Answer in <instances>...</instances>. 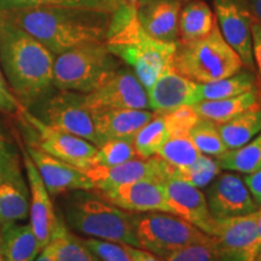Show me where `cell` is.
Returning a JSON list of instances; mask_svg holds the SVG:
<instances>
[{
	"mask_svg": "<svg viewBox=\"0 0 261 261\" xmlns=\"http://www.w3.org/2000/svg\"><path fill=\"white\" fill-rule=\"evenodd\" d=\"M93 121L100 143L109 139H132L155 112L140 109H94Z\"/></svg>",
	"mask_w": 261,
	"mask_h": 261,
	"instance_id": "44dd1931",
	"label": "cell"
},
{
	"mask_svg": "<svg viewBox=\"0 0 261 261\" xmlns=\"http://www.w3.org/2000/svg\"><path fill=\"white\" fill-rule=\"evenodd\" d=\"M217 162L221 169L250 174L261 168V132L241 148L227 150L218 156Z\"/></svg>",
	"mask_w": 261,
	"mask_h": 261,
	"instance_id": "f546056e",
	"label": "cell"
},
{
	"mask_svg": "<svg viewBox=\"0 0 261 261\" xmlns=\"http://www.w3.org/2000/svg\"><path fill=\"white\" fill-rule=\"evenodd\" d=\"M132 224L139 248L160 257L211 237L184 218L163 212L132 213Z\"/></svg>",
	"mask_w": 261,
	"mask_h": 261,
	"instance_id": "52a82bcc",
	"label": "cell"
},
{
	"mask_svg": "<svg viewBox=\"0 0 261 261\" xmlns=\"http://www.w3.org/2000/svg\"><path fill=\"white\" fill-rule=\"evenodd\" d=\"M41 250L31 225H2L0 252L3 261H35Z\"/></svg>",
	"mask_w": 261,
	"mask_h": 261,
	"instance_id": "7402d4cb",
	"label": "cell"
},
{
	"mask_svg": "<svg viewBox=\"0 0 261 261\" xmlns=\"http://www.w3.org/2000/svg\"><path fill=\"white\" fill-rule=\"evenodd\" d=\"M261 248V207L259 208V213H257V221H256V240L255 244H254V252H255V256L257 252Z\"/></svg>",
	"mask_w": 261,
	"mask_h": 261,
	"instance_id": "bcb514c9",
	"label": "cell"
},
{
	"mask_svg": "<svg viewBox=\"0 0 261 261\" xmlns=\"http://www.w3.org/2000/svg\"><path fill=\"white\" fill-rule=\"evenodd\" d=\"M106 44L114 56L133 68L148 91L166 68L173 64L177 44L151 38L138 18V9L120 3L113 12Z\"/></svg>",
	"mask_w": 261,
	"mask_h": 261,
	"instance_id": "3957f363",
	"label": "cell"
},
{
	"mask_svg": "<svg viewBox=\"0 0 261 261\" xmlns=\"http://www.w3.org/2000/svg\"><path fill=\"white\" fill-rule=\"evenodd\" d=\"M3 17L18 25L54 55L89 42H106L112 15L73 8L0 9Z\"/></svg>",
	"mask_w": 261,
	"mask_h": 261,
	"instance_id": "6da1fadb",
	"label": "cell"
},
{
	"mask_svg": "<svg viewBox=\"0 0 261 261\" xmlns=\"http://www.w3.org/2000/svg\"><path fill=\"white\" fill-rule=\"evenodd\" d=\"M0 261H3V256H2V252H0Z\"/></svg>",
	"mask_w": 261,
	"mask_h": 261,
	"instance_id": "f907efd6",
	"label": "cell"
},
{
	"mask_svg": "<svg viewBox=\"0 0 261 261\" xmlns=\"http://www.w3.org/2000/svg\"><path fill=\"white\" fill-rule=\"evenodd\" d=\"M0 91L4 92L5 94H9V96H15V94L11 92V89H10L8 83H6L4 75L2 74V71H0Z\"/></svg>",
	"mask_w": 261,
	"mask_h": 261,
	"instance_id": "7dc6e473",
	"label": "cell"
},
{
	"mask_svg": "<svg viewBox=\"0 0 261 261\" xmlns=\"http://www.w3.org/2000/svg\"><path fill=\"white\" fill-rule=\"evenodd\" d=\"M252 39H253V56L256 70V86L261 99V25L252 18Z\"/></svg>",
	"mask_w": 261,
	"mask_h": 261,
	"instance_id": "ab89813d",
	"label": "cell"
},
{
	"mask_svg": "<svg viewBox=\"0 0 261 261\" xmlns=\"http://www.w3.org/2000/svg\"><path fill=\"white\" fill-rule=\"evenodd\" d=\"M217 126L227 150L241 148L261 132V106Z\"/></svg>",
	"mask_w": 261,
	"mask_h": 261,
	"instance_id": "484cf974",
	"label": "cell"
},
{
	"mask_svg": "<svg viewBox=\"0 0 261 261\" xmlns=\"http://www.w3.org/2000/svg\"><path fill=\"white\" fill-rule=\"evenodd\" d=\"M34 115L54 128L89 140L96 146L102 144L94 127L93 112L85 102L84 93L60 90L45 100L40 112Z\"/></svg>",
	"mask_w": 261,
	"mask_h": 261,
	"instance_id": "9c48e42d",
	"label": "cell"
},
{
	"mask_svg": "<svg viewBox=\"0 0 261 261\" xmlns=\"http://www.w3.org/2000/svg\"><path fill=\"white\" fill-rule=\"evenodd\" d=\"M29 189L22 174L0 177V225L27 219Z\"/></svg>",
	"mask_w": 261,
	"mask_h": 261,
	"instance_id": "603a6c76",
	"label": "cell"
},
{
	"mask_svg": "<svg viewBox=\"0 0 261 261\" xmlns=\"http://www.w3.org/2000/svg\"><path fill=\"white\" fill-rule=\"evenodd\" d=\"M205 198L212 215L217 219L252 214L260 208L244 179L234 173H219L207 187Z\"/></svg>",
	"mask_w": 261,
	"mask_h": 261,
	"instance_id": "4fadbf2b",
	"label": "cell"
},
{
	"mask_svg": "<svg viewBox=\"0 0 261 261\" xmlns=\"http://www.w3.org/2000/svg\"><path fill=\"white\" fill-rule=\"evenodd\" d=\"M254 261H261V248H260L259 252H257L256 256H255V260H254Z\"/></svg>",
	"mask_w": 261,
	"mask_h": 261,
	"instance_id": "681fc988",
	"label": "cell"
},
{
	"mask_svg": "<svg viewBox=\"0 0 261 261\" xmlns=\"http://www.w3.org/2000/svg\"><path fill=\"white\" fill-rule=\"evenodd\" d=\"M0 63L11 92L28 108L54 85L55 55L0 15Z\"/></svg>",
	"mask_w": 261,
	"mask_h": 261,
	"instance_id": "7a4b0ae2",
	"label": "cell"
},
{
	"mask_svg": "<svg viewBox=\"0 0 261 261\" xmlns=\"http://www.w3.org/2000/svg\"><path fill=\"white\" fill-rule=\"evenodd\" d=\"M117 69V57L106 42L83 44L55 57L54 86L86 94L102 86Z\"/></svg>",
	"mask_w": 261,
	"mask_h": 261,
	"instance_id": "8992f818",
	"label": "cell"
},
{
	"mask_svg": "<svg viewBox=\"0 0 261 261\" xmlns=\"http://www.w3.org/2000/svg\"><path fill=\"white\" fill-rule=\"evenodd\" d=\"M244 182H246L248 190H249L254 201L261 207V168L259 171L247 174L246 178H244Z\"/></svg>",
	"mask_w": 261,
	"mask_h": 261,
	"instance_id": "60d3db41",
	"label": "cell"
},
{
	"mask_svg": "<svg viewBox=\"0 0 261 261\" xmlns=\"http://www.w3.org/2000/svg\"><path fill=\"white\" fill-rule=\"evenodd\" d=\"M180 10L181 0H139L138 18L151 38L178 44Z\"/></svg>",
	"mask_w": 261,
	"mask_h": 261,
	"instance_id": "ffe728a7",
	"label": "cell"
},
{
	"mask_svg": "<svg viewBox=\"0 0 261 261\" xmlns=\"http://www.w3.org/2000/svg\"><path fill=\"white\" fill-rule=\"evenodd\" d=\"M221 168L218 165L217 160L207 158V155L201 154L196 161L189 166L188 168L177 169L175 168L174 177L181 180L188 181L197 189L207 188L212 181L217 178Z\"/></svg>",
	"mask_w": 261,
	"mask_h": 261,
	"instance_id": "e575fe53",
	"label": "cell"
},
{
	"mask_svg": "<svg viewBox=\"0 0 261 261\" xmlns=\"http://www.w3.org/2000/svg\"><path fill=\"white\" fill-rule=\"evenodd\" d=\"M35 261H56L55 260L54 252H52V248L50 244H47V246L39 253V255L37 256Z\"/></svg>",
	"mask_w": 261,
	"mask_h": 261,
	"instance_id": "f6af8a7d",
	"label": "cell"
},
{
	"mask_svg": "<svg viewBox=\"0 0 261 261\" xmlns=\"http://www.w3.org/2000/svg\"><path fill=\"white\" fill-rule=\"evenodd\" d=\"M85 102L92 110L150 109L148 92L135 73L127 69H117L102 86L85 94Z\"/></svg>",
	"mask_w": 261,
	"mask_h": 261,
	"instance_id": "8fae6325",
	"label": "cell"
},
{
	"mask_svg": "<svg viewBox=\"0 0 261 261\" xmlns=\"http://www.w3.org/2000/svg\"><path fill=\"white\" fill-rule=\"evenodd\" d=\"M217 27V17L202 0H190L179 15V41L189 42L205 38Z\"/></svg>",
	"mask_w": 261,
	"mask_h": 261,
	"instance_id": "d4e9b609",
	"label": "cell"
},
{
	"mask_svg": "<svg viewBox=\"0 0 261 261\" xmlns=\"http://www.w3.org/2000/svg\"><path fill=\"white\" fill-rule=\"evenodd\" d=\"M189 135L201 154L218 158L227 151V148L221 140L218 126L214 122L200 119L189 129Z\"/></svg>",
	"mask_w": 261,
	"mask_h": 261,
	"instance_id": "d6a6232c",
	"label": "cell"
},
{
	"mask_svg": "<svg viewBox=\"0 0 261 261\" xmlns=\"http://www.w3.org/2000/svg\"><path fill=\"white\" fill-rule=\"evenodd\" d=\"M122 0H0V9L73 8L113 14Z\"/></svg>",
	"mask_w": 261,
	"mask_h": 261,
	"instance_id": "1f68e13d",
	"label": "cell"
},
{
	"mask_svg": "<svg viewBox=\"0 0 261 261\" xmlns=\"http://www.w3.org/2000/svg\"><path fill=\"white\" fill-rule=\"evenodd\" d=\"M21 102L15 96H9L0 91V112L4 114H17L23 109Z\"/></svg>",
	"mask_w": 261,
	"mask_h": 261,
	"instance_id": "b9f144b4",
	"label": "cell"
},
{
	"mask_svg": "<svg viewBox=\"0 0 261 261\" xmlns=\"http://www.w3.org/2000/svg\"><path fill=\"white\" fill-rule=\"evenodd\" d=\"M94 191V190H93ZM116 207L130 213L163 212L172 213L161 181L138 180L120 185L110 190L98 192ZM173 214V213H172Z\"/></svg>",
	"mask_w": 261,
	"mask_h": 261,
	"instance_id": "e0dca14e",
	"label": "cell"
},
{
	"mask_svg": "<svg viewBox=\"0 0 261 261\" xmlns=\"http://www.w3.org/2000/svg\"><path fill=\"white\" fill-rule=\"evenodd\" d=\"M215 17L225 40L243 62L248 70H255L253 56L252 16L237 0H214Z\"/></svg>",
	"mask_w": 261,
	"mask_h": 261,
	"instance_id": "5bb4252c",
	"label": "cell"
},
{
	"mask_svg": "<svg viewBox=\"0 0 261 261\" xmlns=\"http://www.w3.org/2000/svg\"><path fill=\"white\" fill-rule=\"evenodd\" d=\"M94 185V191L103 192L120 185L138 180H158L163 182L174 177L175 168L159 156L149 159H133L110 167L93 166L83 171Z\"/></svg>",
	"mask_w": 261,
	"mask_h": 261,
	"instance_id": "30bf717a",
	"label": "cell"
},
{
	"mask_svg": "<svg viewBox=\"0 0 261 261\" xmlns=\"http://www.w3.org/2000/svg\"><path fill=\"white\" fill-rule=\"evenodd\" d=\"M133 140L128 138L109 139L97 146V154L94 156L93 166L110 167L137 159Z\"/></svg>",
	"mask_w": 261,
	"mask_h": 261,
	"instance_id": "836d02e7",
	"label": "cell"
},
{
	"mask_svg": "<svg viewBox=\"0 0 261 261\" xmlns=\"http://www.w3.org/2000/svg\"><path fill=\"white\" fill-rule=\"evenodd\" d=\"M243 62L215 27L208 37L189 42H178L173 68L197 84L225 79L240 73Z\"/></svg>",
	"mask_w": 261,
	"mask_h": 261,
	"instance_id": "5b68a950",
	"label": "cell"
},
{
	"mask_svg": "<svg viewBox=\"0 0 261 261\" xmlns=\"http://www.w3.org/2000/svg\"><path fill=\"white\" fill-rule=\"evenodd\" d=\"M83 242L102 261H132L121 244L97 238H86L83 240Z\"/></svg>",
	"mask_w": 261,
	"mask_h": 261,
	"instance_id": "8d00e7d4",
	"label": "cell"
},
{
	"mask_svg": "<svg viewBox=\"0 0 261 261\" xmlns=\"http://www.w3.org/2000/svg\"><path fill=\"white\" fill-rule=\"evenodd\" d=\"M25 151L31 156L50 195L69 191L94 190L93 182L81 169L46 154L33 144H27Z\"/></svg>",
	"mask_w": 261,
	"mask_h": 261,
	"instance_id": "9a60e30c",
	"label": "cell"
},
{
	"mask_svg": "<svg viewBox=\"0 0 261 261\" xmlns=\"http://www.w3.org/2000/svg\"><path fill=\"white\" fill-rule=\"evenodd\" d=\"M259 210L240 217L214 218L208 236L217 241L224 261H254L256 240V221Z\"/></svg>",
	"mask_w": 261,
	"mask_h": 261,
	"instance_id": "7c38bea8",
	"label": "cell"
},
{
	"mask_svg": "<svg viewBox=\"0 0 261 261\" xmlns=\"http://www.w3.org/2000/svg\"><path fill=\"white\" fill-rule=\"evenodd\" d=\"M63 221L90 238L139 248L132 213L116 207L93 190L75 191L63 204Z\"/></svg>",
	"mask_w": 261,
	"mask_h": 261,
	"instance_id": "277c9868",
	"label": "cell"
},
{
	"mask_svg": "<svg viewBox=\"0 0 261 261\" xmlns=\"http://www.w3.org/2000/svg\"><path fill=\"white\" fill-rule=\"evenodd\" d=\"M169 135L171 130L168 128L163 114L155 113L154 117L133 136L132 140L137 156L140 159L156 156Z\"/></svg>",
	"mask_w": 261,
	"mask_h": 261,
	"instance_id": "4dcf8cb0",
	"label": "cell"
},
{
	"mask_svg": "<svg viewBox=\"0 0 261 261\" xmlns=\"http://www.w3.org/2000/svg\"><path fill=\"white\" fill-rule=\"evenodd\" d=\"M200 155L201 152L195 146L189 130H175L168 136L156 156L172 167L184 169L191 166Z\"/></svg>",
	"mask_w": 261,
	"mask_h": 261,
	"instance_id": "f1b7e54d",
	"label": "cell"
},
{
	"mask_svg": "<svg viewBox=\"0 0 261 261\" xmlns=\"http://www.w3.org/2000/svg\"><path fill=\"white\" fill-rule=\"evenodd\" d=\"M162 114L171 133L175 130H189L201 119L192 106H182Z\"/></svg>",
	"mask_w": 261,
	"mask_h": 261,
	"instance_id": "74e56055",
	"label": "cell"
},
{
	"mask_svg": "<svg viewBox=\"0 0 261 261\" xmlns=\"http://www.w3.org/2000/svg\"><path fill=\"white\" fill-rule=\"evenodd\" d=\"M22 161L27 173L29 195H31L29 196V218H31L29 225L34 231L41 249H44L50 242L54 233L57 215L51 202L50 192L47 191L38 168L35 167L34 162L32 161L25 149L22 150Z\"/></svg>",
	"mask_w": 261,
	"mask_h": 261,
	"instance_id": "2e32d148",
	"label": "cell"
},
{
	"mask_svg": "<svg viewBox=\"0 0 261 261\" xmlns=\"http://www.w3.org/2000/svg\"><path fill=\"white\" fill-rule=\"evenodd\" d=\"M167 203L172 213L208 234L214 217L208 207L205 195L200 189L179 178H169L162 182Z\"/></svg>",
	"mask_w": 261,
	"mask_h": 261,
	"instance_id": "ac0fdd59",
	"label": "cell"
},
{
	"mask_svg": "<svg viewBox=\"0 0 261 261\" xmlns=\"http://www.w3.org/2000/svg\"><path fill=\"white\" fill-rule=\"evenodd\" d=\"M261 106L257 90L248 91L240 96L217 100H203L194 104V109L201 119L220 125L247 110Z\"/></svg>",
	"mask_w": 261,
	"mask_h": 261,
	"instance_id": "cb8c5ba5",
	"label": "cell"
},
{
	"mask_svg": "<svg viewBox=\"0 0 261 261\" xmlns=\"http://www.w3.org/2000/svg\"><path fill=\"white\" fill-rule=\"evenodd\" d=\"M196 92L197 83L179 74L172 64L148 90L149 108L155 113H165L182 106H194Z\"/></svg>",
	"mask_w": 261,
	"mask_h": 261,
	"instance_id": "d6986e66",
	"label": "cell"
},
{
	"mask_svg": "<svg viewBox=\"0 0 261 261\" xmlns=\"http://www.w3.org/2000/svg\"><path fill=\"white\" fill-rule=\"evenodd\" d=\"M163 261H224L217 241L213 237L179 248L162 256Z\"/></svg>",
	"mask_w": 261,
	"mask_h": 261,
	"instance_id": "d590c367",
	"label": "cell"
},
{
	"mask_svg": "<svg viewBox=\"0 0 261 261\" xmlns=\"http://www.w3.org/2000/svg\"><path fill=\"white\" fill-rule=\"evenodd\" d=\"M11 174H21L19 156L11 142L0 133V177Z\"/></svg>",
	"mask_w": 261,
	"mask_h": 261,
	"instance_id": "f35d334b",
	"label": "cell"
},
{
	"mask_svg": "<svg viewBox=\"0 0 261 261\" xmlns=\"http://www.w3.org/2000/svg\"><path fill=\"white\" fill-rule=\"evenodd\" d=\"M48 244L52 248L56 261H102L81 238L68 230L63 219L58 217Z\"/></svg>",
	"mask_w": 261,
	"mask_h": 261,
	"instance_id": "83f0119b",
	"label": "cell"
},
{
	"mask_svg": "<svg viewBox=\"0 0 261 261\" xmlns=\"http://www.w3.org/2000/svg\"><path fill=\"white\" fill-rule=\"evenodd\" d=\"M247 4L252 18L261 25V0H247Z\"/></svg>",
	"mask_w": 261,
	"mask_h": 261,
	"instance_id": "ee69618b",
	"label": "cell"
},
{
	"mask_svg": "<svg viewBox=\"0 0 261 261\" xmlns=\"http://www.w3.org/2000/svg\"><path fill=\"white\" fill-rule=\"evenodd\" d=\"M253 90H257L255 74L250 70H241L240 73L225 77V79L197 84L196 103L236 97Z\"/></svg>",
	"mask_w": 261,
	"mask_h": 261,
	"instance_id": "4316f807",
	"label": "cell"
},
{
	"mask_svg": "<svg viewBox=\"0 0 261 261\" xmlns=\"http://www.w3.org/2000/svg\"><path fill=\"white\" fill-rule=\"evenodd\" d=\"M122 2L125 3L126 5L130 6V8L138 9V6H139V0H122Z\"/></svg>",
	"mask_w": 261,
	"mask_h": 261,
	"instance_id": "c3c4849f",
	"label": "cell"
},
{
	"mask_svg": "<svg viewBox=\"0 0 261 261\" xmlns=\"http://www.w3.org/2000/svg\"><path fill=\"white\" fill-rule=\"evenodd\" d=\"M18 115L29 130V144L81 171L93 167L97 146L89 140L46 125L27 108H23Z\"/></svg>",
	"mask_w": 261,
	"mask_h": 261,
	"instance_id": "ba28073f",
	"label": "cell"
},
{
	"mask_svg": "<svg viewBox=\"0 0 261 261\" xmlns=\"http://www.w3.org/2000/svg\"><path fill=\"white\" fill-rule=\"evenodd\" d=\"M121 246L125 248L132 261H163L162 257H159L155 254L148 252V250L142 249V248L127 246V244H121Z\"/></svg>",
	"mask_w": 261,
	"mask_h": 261,
	"instance_id": "7bdbcfd3",
	"label": "cell"
}]
</instances>
